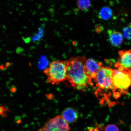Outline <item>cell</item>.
<instances>
[{
	"label": "cell",
	"mask_w": 131,
	"mask_h": 131,
	"mask_svg": "<svg viewBox=\"0 0 131 131\" xmlns=\"http://www.w3.org/2000/svg\"><path fill=\"white\" fill-rule=\"evenodd\" d=\"M119 58L115 66L117 68H131V49L118 51Z\"/></svg>",
	"instance_id": "6"
},
{
	"label": "cell",
	"mask_w": 131,
	"mask_h": 131,
	"mask_svg": "<svg viewBox=\"0 0 131 131\" xmlns=\"http://www.w3.org/2000/svg\"><path fill=\"white\" fill-rule=\"evenodd\" d=\"M16 88L13 87L11 88V91L12 92H14L16 91Z\"/></svg>",
	"instance_id": "17"
},
{
	"label": "cell",
	"mask_w": 131,
	"mask_h": 131,
	"mask_svg": "<svg viewBox=\"0 0 131 131\" xmlns=\"http://www.w3.org/2000/svg\"><path fill=\"white\" fill-rule=\"evenodd\" d=\"M112 15V12L109 7H104L101 8L98 13V17L100 19L107 20L110 19Z\"/></svg>",
	"instance_id": "10"
},
{
	"label": "cell",
	"mask_w": 131,
	"mask_h": 131,
	"mask_svg": "<svg viewBox=\"0 0 131 131\" xmlns=\"http://www.w3.org/2000/svg\"><path fill=\"white\" fill-rule=\"evenodd\" d=\"M8 111H9V110L5 106H0V114L3 115Z\"/></svg>",
	"instance_id": "16"
},
{
	"label": "cell",
	"mask_w": 131,
	"mask_h": 131,
	"mask_svg": "<svg viewBox=\"0 0 131 131\" xmlns=\"http://www.w3.org/2000/svg\"><path fill=\"white\" fill-rule=\"evenodd\" d=\"M104 131H119V130L117 126L114 124H110L106 126Z\"/></svg>",
	"instance_id": "13"
},
{
	"label": "cell",
	"mask_w": 131,
	"mask_h": 131,
	"mask_svg": "<svg viewBox=\"0 0 131 131\" xmlns=\"http://www.w3.org/2000/svg\"><path fill=\"white\" fill-rule=\"evenodd\" d=\"M62 117L66 122L69 123H73L77 120L78 114L77 111L72 108H68L62 113Z\"/></svg>",
	"instance_id": "9"
},
{
	"label": "cell",
	"mask_w": 131,
	"mask_h": 131,
	"mask_svg": "<svg viewBox=\"0 0 131 131\" xmlns=\"http://www.w3.org/2000/svg\"><path fill=\"white\" fill-rule=\"evenodd\" d=\"M85 66L87 73L92 79H95L96 74L102 67L101 63H98L91 58L86 60Z\"/></svg>",
	"instance_id": "7"
},
{
	"label": "cell",
	"mask_w": 131,
	"mask_h": 131,
	"mask_svg": "<svg viewBox=\"0 0 131 131\" xmlns=\"http://www.w3.org/2000/svg\"><path fill=\"white\" fill-rule=\"evenodd\" d=\"M70 130L68 123L61 115H58L47 121L40 131H70Z\"/></svg>",
	"instance_id": "5"
},
{
	"label": "cell",
	"mask_w": 131,
	"mask_h": 131,
	"mask_svg": "<svg viewBox=\"0 0 131 131\" xmlns=\"http://www.w3.org/2000/svg\"><path fill=\"white\" fill-rule=\"evenodd\" d=\"M94 30L97 33H100L104 30V27L101 24H97L95 26Z\"/></svg>",
	"instance_id": "15"
},
{
	"label": "cell",
	"mask_w": 131,
	"mask_h": 131,
	"mask_svg": "<svg viewBox=\"0 0 131 131\" xmlns=\"http://www.w3.org/2000/svg\"><path fill=\"white\" fill-rule=\"evenodd\" d=\"M43 35V30L42 29H40L39 31L37 34L34 35L33 37L32 40H37L40 39Z\"/></svg>",
	"instance_id": "14"
},
{
	"label": "cell",
	"mask_w": 131,
	"mask_h": 131,
	"mask_svg": "<svg viewBox=\"0 0 131 131\" xmlns=\"http://www.w3.org/2000/svg\"><path fill=\"white\" fill-rule=\"evenodd\" d=\"M47 76V82L52 84H57L67 80V61H56L51 62L44 70Z\"/></svg>",
	"instance_id": "3"
},
{
	"label": "cell",
	"mask_w": 131,
	"mask_h": 131,
	"mask_svg": "<svg viewBox=\"0 0 131 131\" xmlns=\"http://www.w3.org/2000/svg\"><path fill=\"white\" fill-rule=\"evenodd\" d=\"M77 6L78 9L83 11H87L91 6L90 0H77Z\"/></svg>",
	"instance_id": "11"
},
{
	"label": "cell",
	"mask_w": 131,
	"mask_h": 131,
	"mask_svg": "<svg viewBox=\"0 0 131 131\" xmlns=\"http://www.w3.org/2000/svg\"><path fill=\"white\" fill-rule=\"evenodd\" d=\"M123 35L127 40L131 41V26L124 28L123 29Z\"/></svg>",
	"instance_id": "12"
},
{
	"label": "cell",
	"mask_w": 131,
	"mask_h": 131,
	"mask_svg": "<svg viewBox=\"0 0 131 131\" xmlns=\"http://www.w3.org/2000/svg\"><path fill=\"white\" fill-rule=\"evenodd\" d=\"M114 69L107 67H102L96 74L94 80L100 89L112 90V79Z\"/></svg>",
	"instance_id": "4"
},
{
	"label": "cell",
	"mask_w": 131,
	"mask_h": 131,
	"mask_svg": "<svg viewBox=\"0 0 131 131\" xmlns=\"http://www.w3.org/2000/svg\"><path fill=\"white\" fill-rule=\"evenodd\" d=\"M86 59L84 57H72L67 61V80L71 86L81 89L88 86L92 82L86 68Z\"/></svg>",
	"instance_id": "1"
},
{
	"label": "cell",
	"mask_w": 131,
	"mask_h": 131,
	"mask_svg": "<svg viewBox=\"0 0 131 131\" xmlns=\"http://www.w3.org/2000/svg\"><path fill=\"white\" fill-rule=\"evenodd\" d=\"M112 83V90L115 97L117 98L122 93L126 94L131 87V68L114 70Z\"/></svg>",
	"instance_id": "2"
},
{
	"label": "cell",
	"mask_w": 131,
	"mask_h": 131,
	"mask_svg": "<svg viewBox=\"0 0 131 131\" xmlns=\"http://www.w3.org/2000/svg\"><path fill=\"white\" fill-rule=\"evenodd\" d=\"M109 41L112 45L117 47L122 45L123 42V36L120 32L111 29L107 31Z\"/></svg>",
	"instance_id": "8"
}]
</instances>
